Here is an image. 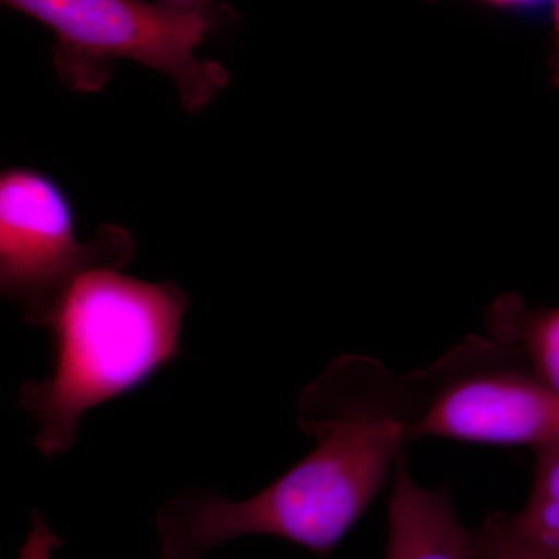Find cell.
I'll return each instance as SVG.
<instances>
[{
    "instance_id": "6da1fadb",
    "label": "cell",
    "mask_w": 559,
    "mask_h": 559,
    "mask_svg": "<svg viewBox=\"0 0 559 559\" xmlns=\"http://www.w3.org/2000/svg\"><path fill=\"white\" fill-rule=\"evenodd\" d=\"M374 360H334L304 390L300 428L316 447L252 498L189 488L156 516L164 559H205L249 535L293 540L326 555L362 516L409 441L414 401Z\"/></svg>"
},
{
    "instance_id": "7a4b0ae2",
    "label": "cell",
    "mask_w": 559,
    "mask_h": 559,
    "mask_svg": "<svg viewBox=\"0 0 559 559\" xmlns=\"http://www.w3.org/2000/svg\"><path fill=\"white\" fill-rule=\"evenodd\" d=\"M187 308L175 283L142 282L119 270L81 277L49 329L53 371L20 390L22 409L38 423L36 448L49 457L69 451L87 411L175 359Z\"/></svg>"
},
{
    "instance_id": "3957f363",
    "label": "cell",
    "mask_w": 559,
    "mask_h": 559,
    "mask_svg": "<svg viewBox=\"0 0 559 559\" xmlns=\"http://www.w3.org/2000/svg\"><path fill=\"white\" fill-rule=\"evenodd\" d=\"M55 33L53 64L70 91H102L117 61L170 76L187 112L204 109L229 83V72L198 57L212 31L207 10L146 0H2Z\"/></svg>"
},
{
    "instance_id": "277c9868",
    "label": "cell",
    "mask_w": 559,
    "mask_h": 559,
    "mask_svg": "<svg viewBox=\"0 0 559 559\" xmlns=\"http://www.w3.org/2000/svg\"><path fill=\"white\" fill-rule=\"evenodd\" d=\"M135 252L124 227L103 224L76 240L68 198L38 171L13 168L0 179V288L33 326L50 329L70 290L98 270H121Z\"/></svg>"
},
{
    "instance_id": "5b68a950",
    "label": "cell",
    "mask_w": 559,
    "mask_h": 559,
    "mask_svg": "<svg viewBox=\"0 0 559 559\" xmlns=\"http://www.w3.org/2000/svg\"><path fill=\"white\" fill-rule=\"evenodd\" d=\"M411 377L419 400L409 440L441 437L535 450L559 443V396L510 345L471 337Z\"/></svg>"
},
{
    "instance_id": "8992f818",
    "label": "cell",
    "mask_w": 559,
    "mask_h": 559,
    "mask_svg": "<svg viewBox=\"0 0 559 559\" xmlns=\"http://www.w3.org/2000/svg\"><path fill=\"white\" fill-rule=\"evenodd\" d=\"M393 473L385 559H477L469 532L451 509L448 489L418 485L403 452Z\"/></svg>"
},
{
    "instance_id": "52a82bcc",
    "label": "cell",
    "mask_w": 559,
    "mask_h": 559,
    "mask_svg": "<svg viewBox=\"0 0 559 559\" xmlns=\"http://www.w3.org/2000/svg\"><path fill=\"white\" fill-rule=\"evenodd\" d=\"M491 336L521 353L530 370L559 396V307H528L521 297L496 300L488 318Z\"/></svg>"
},
{
    "instance_id": "ba28073f",
    "label": "cell",
    "mask_w": 559,
    "mask_h": 559,
    "mask_svg": "<svg viewBox=\"0 0 559 559\" xmlns=\"http://www.w3.org/2000/svg\"><path fill=\"white\" fill-rule=\"evenodd\" d=\"M535 451V484L527 506L507 521L518 538L559 559V443Z\"/></svg>"
},
{
    "instance_id": "9c48e42d",
    "label": "cell",
    "mask_w": 559,
    "mask_h": 559,
    "mask_svg": "<svg viewBox=\"0 0 559 559\" xmlns=\"http://www.w3.org/2000/svg\"><path fill=\"white\" fill-rule=\"evenodd\" d=\"M477 559H558L533 549L514 535L506 514H495L469 532Z\"/></svg>"
},
{
    "instance_id": "30bf717a",
    "label": "cell",
    "mask_w": 559,
    "mask_h": 559,
    "mask_svg": "<svg viewBox=\"0 0 559 559\" xmlns=\"http://www.w3.org/2000/svg\"><path fill=\"white\" fill-rule=\"evenodd\" d=\"M61 539L55 535L39 511L33 513V527L27 540L20 550V559H53L55 551L60 549Z\"/></svg>"
},
{
    "instance_id": "8fae6325",
    "label": "cell",
    "mask_w": 559,
    "mask_h": 559,
    "mask_svg": "<svg viewBox=\"0 0 559 559\" xmlns=\"http://www.w3.org/2000/svg\"><path fill=\"white\" fill-rule=\"evenodd\" d=\"M489 9L510 14L518 20L539 22L546 20L554 10L555 0H476Z\"/></svg>"
},
{
    "instance_id": "7c38bea8",
    "label": "cell",
    "mask_w": 559,
    "mask_h": 559,
    "mask_svg": "<svg viewBox=\"0 0 559 559\" xmlns=\"http://www.w3.org/2000/svg\"><path fill=\"white\" fill-rule=\"evenodd\" d=\"M551 14H554L555 27L554 57H551V76H554L555 86L559 87V0H555Z\"/></svg>"
},
{
    "instance_id": "4fadbf2b",
    "label": "cell",
    "mask_w": 559,
    "mask_h": 559,
    "mask_svg": "<svg viewBox=\"0 0 559 559\" xmlns=\"http://www.w3.org/2000/svg\"><path fill=\"white\" fill-rule=\"evenodd\" d=\"M157 2L168 3V5L179 7V9L207 10L210 0H157Z\"/></svg>"
}]
</instances>
